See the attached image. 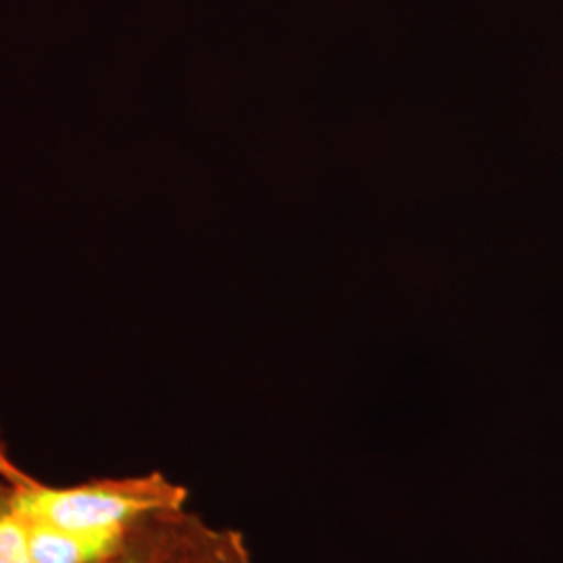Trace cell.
<instances>
[{"label":"cell","instance_id":"obj_5","mask_svg":"<svg viewBox=\"0 0 563 563\" xmlns=\"http://www.w3.org/2000/svg\"><path fill=\"white\" fill-rule=\"evenodd\" d=\"M199 563H253V560L239 530L216 528Z\"/></svg>","mask_w":563,"mask_h":563},{"label":"cell","instance_id":"obj_1","mask_svg":"<svg viewBox=\"0 0 563 563\" xmlns=\"http://www.w3.org/2000/svg\"><path fill=\"white\" fill-rule=\"evenodd\" d=\"M15 505L32 522L69 530L111 532L134 526L188 504V488L162 472L125 478H101L76 486H48L41 481L15 486Z\"/></svg>","mask_w":563,"mask_h":563},{"label":"cell","instance_id":"obj_3","mask_svg":"<svg viewBox=\"0 0 563 563\" xmlns=\"http://www.w3.org/2000/svg\"><path fill=\"white\" fill-rule=\"evenodd\" d=\"M27 523L34 563H101L118 553L128 541L130 532L136 528L86 532L32 520H27Z\"/></svg>","mask_w":563,"mask_h":563},{"label":"cell","instance_id":"obj_6","mask_svg":"<svg viewBox=\"0 0 563 563\" xmlns=\"http://www.w3.org/2000/svg\"><path fill=\"white\" fill-rule=\"evenodd\" d=\"M0 481L13 484V486L36 483V478L30 476L25 470H21L15 460L9 455L7 444L2 443V439H0Z\"/></svg>","mask_w":563,"mask_h":563},{"label":"cell","instance_id":"obj_2","mask_svg":"<svg viewBox=\"0 0 563 563\" xmlns=\"http://www.w3.org/2000/svg\"><path fill=\"white\" fill-rule=\"evenodd\" d=\"M213 526L181 509L139 523L125 544L101 563H199Z\"/></svg>","mask_w":563,"mask_h":563},{"label":"cell","instance_id":"obj_4","mask_svg":"<svg viewBox=\"0 0 563 563\" xmlns=\"http://www.w3.org/2000/svg\"><path fill=\"white\" fill-rule=\"evenodd\" d=\"M15 486L0 481V563H34L30 523L13 497Z\"/></svg>","mask_w":563,"mask_h":563}]
</instances>
